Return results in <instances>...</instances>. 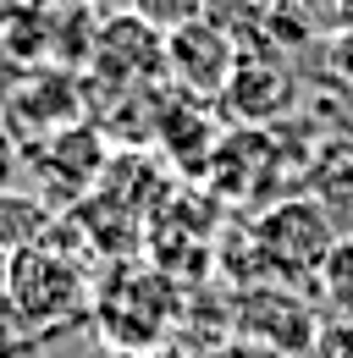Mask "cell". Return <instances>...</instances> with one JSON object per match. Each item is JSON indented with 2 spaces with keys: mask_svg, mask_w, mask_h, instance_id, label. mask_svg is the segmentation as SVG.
Returning <instances> with one entry per match:
<instances>
[{
  "mask_svg": "<svg viewBox=\"0 0 353 358\" xmlns=\"http://www.w3.org/2000/svg\"><path fill=\"white\" fill-rule=\"evenodd\" d=\"M320 275H326V287H331V303H342V309L353 314V237H348V243H337V248L326 254Z\"/></svg>",
  "mask_w": 353,
  "mask_h": 358,
  "instance_id": "8",
  "label": "cell"
},
{
  "mask_svg": "<svg viewBox=\"0 0 353 358\" xmlns=\"http://www.w3.org/2000/svg\"><path fill=\"white\" fill-rule=\"evenodd\" d=\"M127 11H132V17H144L155 34L172 39L176 28H188V22L205 17V0H127Z\"/></svg>",
  "mask_w": 353,
  "mask_h": 358,
  "instance_id": "7",
  "label": "cell"
},
{
  "mask_svg": "<svg viewBox=\"0 0 353 358\" xmlns=\"http://www.w3.org/2000/svg\"><path fill=\"white\" fill-rule=\"evenodd\" d=\"M88 66H94L99 78H111L116 89H138V83H149V78L166 72V34H155L144 17L122 11V17H111V22L94 34Z\"/></svg>",
  "mask_w": 353,
  "mask_h": 358,
  "instance_id": "1",
  "label": "cell"
},
{
  "mask_svg": "<svg viewBox=\"0 0 353 358\" xmlns=\"http://www.w3.org/2000/svg\"><path fill=\"white\" fill-rule=\"evenodd\" d=\"M270 11H276V0H205V22L221 28L226 39L237 50H260L265 28H270Z\"/></svg>",
  "mask_w": 353,
  "mask_h": 358,
  "instance_id": "6",
  "label": "cell"
},
{
  "mask_svg": "<svg viewBox=\"0 0 353 358\" xmlns=\"http://www.w3.org/2000/svg\"><path fill=\"white\" fill-rule=\"evenodd\" d=\"M293 243H304V254H309V265H314V270L326 265V254L337 248L331 221L320 215V204H314V199L276 204V210L260 221V248L276 259V265H287V259H293V270H298V248H293Z\"/></svg>",
  "mask_w": 353,
  "mask_h": 358,
  "instance_id": "4",
  "label": "cell"
},
{
  "mask_svg": "<svg viewBox=\"0 0 353 358\" xmlns=\"http://www.w3.org/2000/svg\"><path fill=\"white\" fill-rule=\"evenodd\" d=\"M11 182H17V138L0 127V193H6Z\"/></svg>",
  "mask_w": 353,
  "mask_h": 358,
  "instance_id": "9",
  "label": "cell"
},
{
  "mask_svg": "<svg viewBox=\"0 0 353 358\" xmlns=\"http://www.w3.org/2000/svg\"><path fill=\"white\" fill-rule=\"evenodd\" d=\"M6 292L28 309V320H55V314H67L78 303V275H72V265L50 259L39 243H34V248H22V254L11 259Z\"/></svg>",
  "mask_w": 353,
  "mask_h": 358,
  "instance_id": "3",
  "label": "cell"
},
{
  "mask_svg": "<svg viewBox=\"0 0 353 358\" xmlns=\"http://www.w3.org/2000/svg\"><path fill=\"white\" fill-rule=\"evenodd\" d=\"M221 99L237 116H249V122H270V116H282L293 105V72H287V61L254 50V55L237 61V72H232V83H226Z\"/></svg>",
  "mask_w": 353,
  "mask_h": 358,
  "instance_id": "5",
  "label": "cell"
},
{
  "mask_svg": "<svg viewBox=\"0 0 353 358\" xmlns=\"http://www.w3.org/2000/svg\"><path fill=\"white\" fill-rule=\"evenodd\" d=\"M237 61H243V50L232 45L221 28H210L205 17L188 22V28H176L172 39H166V72H172L188 94H205V99L226 94Z\"/></svg>",
  "mask_w": 353,
  "mask_h": 358,
  "instance_id": "2",
  "label": "cell"
}]
</instances>
